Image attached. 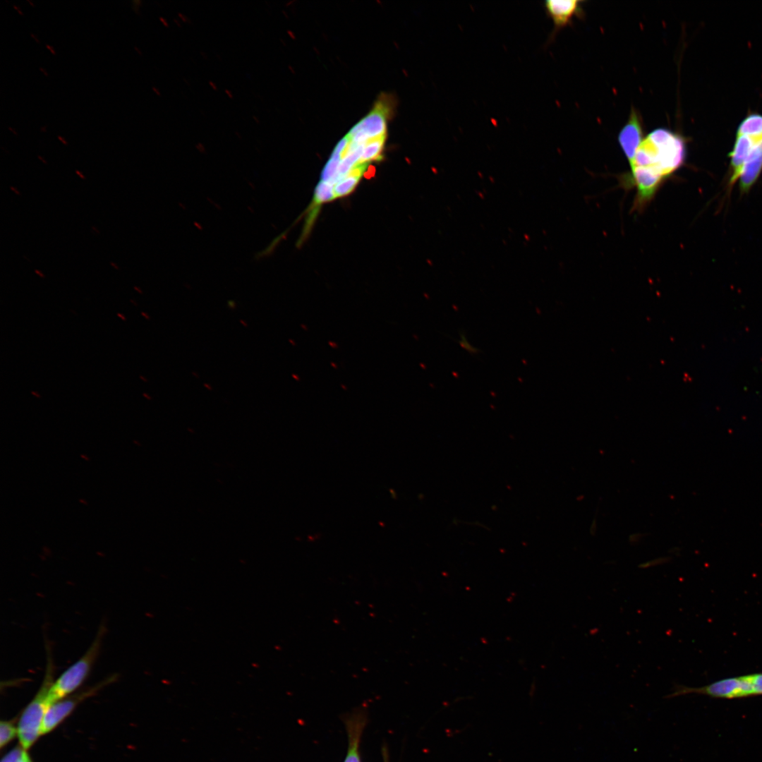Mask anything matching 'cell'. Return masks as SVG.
<instances>
[{
	"label": "cell",
	"instance_id": "obj_23",
	"mask_svg": "<svg viewBox=\"0 0 762 762\" xmlns=\"http://www.w3.org/2000/svg\"><path fill=\"white\" fill-rule=\"evenodd\" d=\"M209 85L214 90H217L218 87L214 82L209 81Z\"/></svg>",
	"mask_w": 762,
	"mask_h": 762
},
{
	"label": "cell",
	"instance_id": "obj_7",
	"mask_svg": "<svg viewBox=\"0 0 762 762\" xmlns=\"http://www.w3.org/2000/svg\"><path fill=\"white\" fill-rule=\"evenodd\" d=\"M643 124L639 114L631 109L629 119L618 135V142L629 162L643 139Z\"/></svg>",
	"mask_w": 762,
	"mask_h": 762
},
{
	"label": "cell",
	"instance_id": "obj_29",
	"mask_svg": "<svg viewBox=\"0 0 762 762\" xmlns=\"http://www.w3.org/2000/svg\"><path fill=\"white\" fill-rule=\"evenodd\" d=\"M75 173H76V174H77L78 176H80V177L81 179H85V176H83V175L82 174V173H81V172H80V171L79 170H76V171H75Z\"/></svg>",
	"mask_w": 762,
	"mask_h": 762
},
{
	"label": "cell",
	"instance_id": "obj_8",
	"mask_svg": "<svg viewBox=\"0 0 762 762\" xmlns=\"http://www.w3.org/2000/svg\"><path fill=\"white\" fill-rule=\"evenodd\" d=\"M581 3L578 0H547L544 2L545 12L554 24L552 36L570 23L579 11Z\"/></svg>",
	"mask_w": 762,
	"mask_h": 762
},
{
	"label": "cell",
	"instance_id": "obj_28",
	"mask_svg": "<svg viewBox=\"0 0 762 762\" xmlns=\"http://www.w3.org/2000/svg\"><path fill=\"white\" fill-rule=\"evenodd\" d=\"M30 35H31V37H32V38H33V39L35 40V42H37V44H40V40H38V38H37V37L35 36V35H34V34H33L32 32H31V33H30Z\"/></svg>",
	"mask_w": 762,
	"mask_h": 762
},
{
	"label": "cell",
	"instance_id": "obj_17",
	"mask_svg": "<svg viewBox=\"0 0 762 762\" xmlns=\"http://www.w3.org/2000/svg\"><path fill=\"white\" fill-rule=\"evenodd\" d=\"M459 345L466 351L471 353H477L479 352V349L471 346L467 341L464 334L460 333V340L459 341Z\"/></svg>",
	"mask_w": 762,
	"mask_h": 762
},
{
	"label": "cell",
	"instance_id": "obj_19",
	"mask_svg": "<svg viewBox=\"0 0 762 762\" xmlns=\"http://www.w3.org/2000/svg\"><path fill=\"white\" fill-rule=\"evenodd\" d=\"M17 762H32V761H31L30 758L29 757V755L28 754L27 751L23 749L22 753H21L18 760L17 761Z\"/></svg>",
	"mask_w": 762,
	"mask_h": 762
},
{
	"label": "cell",
	"instance_id": "obj_4",
	"mask_svg": "<svg viewBox=\"0 0 762 762\" xmlns=\"http://www.w3.org/2000/svg\"><path fill=\"white\" fill-rule=\"evenodd\" d=\"M671 690L670 694L664 696L665 698L669 699L689 694L729 699L756 696L751 675L725 678L701 687L675 684Z\"/></svg>",
	"mask_w": 762,
	"mask_h": 762
},
{
	"label": "cell",
	"instance_id": "obj_12",
	"mask_svg": "<svg viewBox=\"0 0 762 762\" xmlns=\"http://www.w3.org/2000/svg\"><path fill=\"white\" fill-rule=\"evenodd\" d=\"M385 136L373 138L365 145L363 154L358 163H367L370 160L379 159L383 149Z\"/></svg>",
	"mask_w": 762,
	"mask_h": 762
},
{
	"label": "cell",
	"instance_id": "obj_44",
	"mask_svg": "<svg viewBox=\"0 0 762 762\" xmlns=\"http://www.w3.org/2000/svg\"><path fill=\"white\" fill-rule=\"evenodd\" d=\"M134 288H135V289H136V290H137L138 291H139L140 293H141V292H142V291H140V290H139V289H138L137 287H134Z\"/></svg>",
	"mask_w": 762,
	"mask_h": 762
},
{
	"label": "cell",
	"instance_id": "obj_42",
	"mask_svg": "<svg viewBox=\"0 0 762 762\" xmlns=\"http://www.w3.org/2000/svg\"><path fill=\"white\" fill-rule=\"evenodd\" d=\"M141 314L143 315H144L146 318L149 319V317L147 316V315H145L144 313H141Z\"/></svg>",
	"mask_w": 762,
	"mask_h": 762
},
{
	"label": "cell",
	"instance_id": "obj_36",
	"mask_svg": "<svg viewBox=\"0 0 762 762\" xmlns=\"http://www.w3.org/2000/svg\"><path fill=\"white\" fill-rule=\"evenodd\" d=\"M35 273H37V274L38 275H40V276L41 277H42V278H44V275H43V274H42V273H41V272H40L39 270H35Z\"/></svg>",
	"mask_w": 762,
	"mask_h": 762
},
{
	"label": "cell",
	"instance_id": "obj_41",
	"mask_svg": "<svg viewBox=\"0 0 762 762\" xmlns=\"http://www.w3.org/2000/svg\"><path fill=\"white\" fill-rule=\"evenodd\" d=\"M117 315H118V316H119V317H120L121 318H122V319H123V320H126V319H125V318H124V317H123V315H121L120 313H118Z\"/></svg>",
	"mask_w": 762,
	"mask_h": 762
},
{
	"label": "cell",
	"instance_id": "obj_9",
	"mask_svg": "<svg viewBox=\"0 0 762 762\" xmlns=\"http://www.w3.org/2000/svg\"><path fill=\"white\" fill-rule=\"evenodd\" d=\"M758 138L760 137L736 135L733 150L729 155L731 167L730 184L734 183L739 178L744 164Z\"/></svg>",
	"mask_w": 762,
	"mask_h": 762
},
{
	"label": "cell",
	"instance_id": "obj_2",
	"mask_svg": "<svg viewBox=\"0 0 762 762\" xmlns=\"http://www.w3.org/2000/svg\"><path fill=\"white\" fill-rule=\"evenodd\" d=\"M47 650L46 669L42 685L32 701L24 710L18 726V737L22 749L27 751L41 734L44 715L50 706L47 698L54 682V665Z\"/></svg>",
	"mask_w": 762,
	"mask_h": 762
},
{
	"label": "cell",
	"instance_id": "obj_30",
	"mask_svg": "<svg viewBox=\"0 0 762 762\" xmlns=\"http://www.w3.org/2000/svg\"><path fill=\"white\" fill-rule=\"evenodd\" d=\"M8 129L11 131L15 135H18V133L12 127H8Z\"/></svg>",
	"mask_w": 762,
	"mask_h": 762
},
{
	"label": "cell",
	"instance_id": "obj_39",
	"mask_svg": "<svg viewBox=\"0 0 762 762\" xmlns=\"http://www.w3.org/2000/svg\"><path fill=\"white\" fill-rule=\"evenodd\" d=\"M40 130H41V131H42V132H44V131H46V126H44L43 127H42V128H40Z\"/></svg>",
	"mask_w": 762,
	"mask_h": 762
},
{
	"label": "cell",
	"instance_id": "obj_27",
	"mask_svg": "<svg viewBox=\"0 0 762 762\" xmlns=\"http://www.w3.org/2000/svg\"><path fill=\"white\" fill-rule=\"evenodd\" d=\"M152 90H153V91H154V92H155V93L157 94V95H158V96H161V93H160L159 90H158L157 88H156L155 87L152 86Z\"/></svg>",
	"mask_w": 762,
	"mask_h": 762
},
{
	"label": "cell",
	"instance_id": "obj_37",
	"mask_svg": "<svg viewBox=\"0 0 762 762\" xmlns=\"http://www.w3.org/2000/svg\"><path fill=\"white\" fill-rule=\"evenodd\" d=\"M110 265H111L112 267H114V268H115L116 270H119V267L118 266H116V264H114V262H110Z\"/></svg>",
	"mask_w": 762,
	"mask_h": 762
},
{
	"label": "cell",
	"instance_id": "obj_1",
	"mask_svg": "<svg viewBox=\"0 0 762 762\" xmlns=\"http://www.w3.org/2000/svg\"><path fill=\"white\" fill-rule=\"evenodd\" d=\"M686 154L683 137L668 129L656 128L643 139L630 162L638 208L647 204L661 183L684 164Z\"/></svg>",
	"mask_w": 762,
	"mask_h": 762
},
{
	"label": "cell",
	"instance_id": "obj_34",
	"mask_svg": "<svg viewBox=\"0 0 762 762\" xmlns=\"http://www.w3.org/2000/svg\"><path fill=\"white\" fill-rule=\"evenodd\" d=\"M10 188H11V190H13V192H14V193H15L16 194H17V195H20V193H19V192H18V190H16V189H15V188H14L13 187L11 186V187H10Z\"/></svg>",
	"mask_w": 762,
	"mask_h": 762
},
{
	"label": "cell",
	"instance_id": "obj_24",
	"mask_svg": "<svg viewBox=\"0 0 762 762\" xmlns=\"http://www.w3.org/2000/svg\"><path fill=\"white\" fill-rule=\"evenodd\" d=\"M57 138L63 144H68V142L61 135H58Z\"/></svg>",
	"mask_w": 762,
	"mask_h": 762
},
{
	"label": "cell",
	"instance_id": "obj_16",
	"mask_svg": "<svg viewBox=\"0 0 762 762\" xmlns=\"http://www.w3.org/2000/svg\"><path fill=\"white\" fill-rule=\"evenodd\" d=\"M358 734L359 733L356 735L353 741L351 743L349 751L344 762H361L358 753Z\"/></svg>",
	"mask_w": 762,
	"mask_h": 762
},
{
	"label": "cell",
	"instance_id": "obj_31",
	"mask_svg": "<svg viewBox=\"0 0 762 762\" xmlns=\"http://www.w3.org/2000/svg\"><path fill=\"white\" fill-rule=\"evenodd\" d=\"M39 69L44 73V75H46L47 77L48 76L47 72L44 68H43L42 67H40Z\"/></svg>",
	"mask_w": 762,
	"mask_h": 762
},
{
	"label": "cell",
	"instance_id": "obj_5",
	"mask_svg": "<svg viewBox=\"0 0 762 762\" xmlns=\"http://www.w3.org/2000/svg\"><path fill=\"white\" fill-rule=\"evenodd\" d=\"M115 678L116 677L113 675L79 695L74 696V697L73 696L69 698H63L54 703L49 707L44 715L41 727V734H47L54 729L55 727L72 712L80 700L83 699L92 694H95L97 690L103 686L112 682Z\"/></svg>",
	"mask_w": 762,
	"mask_h": 762
},
{
	"label": "cell",
	"instance_id": "obj_6",
	"mask_svg": "<svg viewBox=\"0 0 762 762\" xmlns=\"http://www.w3.org/2000/svg\"><path fill=\"white\" fill-rule=\"evenodd\" d=\"M389 111V107L382 102H377L372 111L357 123L349 131L347 135L351 138L358 131H361L369 139L385 136L387 129L386 119Z\"/></svg>",
	"mask_w": 762,
	"mask_h": 762
},
{
	"label": "cell",
	"instance_id": "obj_22",
	"mask_svg": "<svg viewBox=\"0 0 762 762\" xmlns=\"http://www.w3.org/2000/svg\"><path fill=\"white\" fill-rule=\"evenodd\" d=\"M45 45H46V47H47V49H49V51L51 52V53H52V54L53 55H55V54H56V52H55V50H54V49L53 48V47H52V46H51V45H49V44H46Z\"/></svg>",
	"mask_w": 762,
	"mask_h": 762
},
{
	"label": "cell",
	"instance_id": "obj_13",
	"mask_svg": "<svg viewBox=\"0 0 762 762\" xmlns=\"http://www.w3.org/2000/svg\"><path fill=\"white\" fill-rule=\"evenodd\" d=\"M334 188V185L330 182L321 181L315 188L314 203L321 204L335 198Z\"/></svg>",
	"mask_w": 762,
	"mask_h": 762
},
{
	"label": "cell",
	"instance_id": "obj_38",
	"mask_svg": "<svg viewBox=\"0 0 762 762\" xmlns=\"http://www.w3.org/2000/svg\"><path fill=\"white\" fill-rule=\"evenodd\" d=\"M253 119H254V120H255V121H256V123H259V122H260V120L258 119V117H256V116H253Z\"/></svg>",
	"mask_w": 762,
	"mask_h": 762
},
{
	"label": "cell",
	"instance_id": "obj_35",
	"mask_svg": "<svg viewBox=\"0 0 762 762\" xmlns=\"http://www.w3.org/2000/svg\"><path fill=\"white\" fill-rule=\"evenodd\" d=\"M37 157H38V159H40V160H41V161H42V162H43L44 164H47V161H46L45 159H43V158H42V157L41 156L38 155V156H37Z\"/></svg>",
	"mask_w": 762,
	"mask_h": 762
},
{
	"label": "cell",
	"instance_id": "obj_15",
	"mask_svg": "<svg viewBox=\"0 0 762 762\" xmlns=\"http://www.w3.org/2000/svg\"><path fill=\"white\" fill-rule=\"evenodd\" d=\"M16 735H18V728H16L11 722L7 721H1L0 724V746L1 748L6 745L11 740H12Z\"/></svg>",
	"mask_w": 762,
	"mask_h": 762
},
{
	"label": "cell",
	"instance_id": "obj_20",
	"mask_svg": "<svg viewBox=\"0 0 762 762\" xmlns=\"http://www.w3.org/2000/svg\"><path fill=\"white\" fill-rule=\"evenodd\" d=\"M178 16L179 17V18L181 19V21H182L183 23H188V22L189 21V20H188V18H187V16H185L184 14H183L182 13H180V12H179V13H178Z\"/></svg>",
	"mask_w": 762,
	"mask_h": 762
},
{
	"label": "cell",
	"instance_id": "obj_11",
	"mask_svg": "<svg viewBox=\"0 0 762 762\" xmlns=\"http://www.w3.org/2000/svg\"><path fill=\"white\" fill-rule=\"evenodd\" d=\"M366 164L357 163L344 179L334 185V190L336 198L346 195L355 188L363 172L366 169Z\"/></svg>",
	"mask_w": 762,
	"mask_h": 762
},
{
	"label": "cell",
	"instance_id": "obj_21",
	"mask_svg": "<svg viewBox=\"0 0 762 762\" xmlns=\"http://www.w3.org/2000/svg\"><path fill=\"white\" fill-rule=\"evenodd\" d=\"M159 19L161 21V23L164 25V26H165L167 28L169 27V23H168V22H167V19L165 18H164L162 16H160L159 18Z\"/></svg>",
	"mask_w": 762,
	"mask_h": 762
},
{
	"label": "cell",
	"instance_id": "obj_26",
	"mask_svg": "<svg viewBox=\"0 0 762 762\" xmlns=\"http://www.w3.org/2000/svg\"><path fill=\"white\" fill-rule=\"evenodd\" d=\"M224 92H225V93H226V95H228V97H229V98H231V99H232V98H233V94H232V92H231L230 90H229L226 89V90H224Z\"/></svg>",
	"mask_w": 762,
	"mask_h": 762
},
{
	"label": "cell",
	"instance_id": "obj_14",
	"mask_svg": "<svg viewBox=\"0 0 762 762\" xmlns=\"http://www.w3.org/2000/svg\"><path fill=\"white\" fill-rule=\"evenodd\" d=\"M341 160V155L333 151L322 171L321 179L322 181L330 182L336 176Z\"/></svg>",
	"mask_w": 762,
	"mask_h": 762
},
{
	"label": "cell",
	"instance_id": "obj_40",
	"mask_svg": "<svg viewBox=\"0 0 762 762\" xmlns=\"http://www.w3.org/2000/svg\"><path fill=\"white\" fill-rule=\"evenodd\" d=\"M27 1H28V3H30V5L32 6H33V7H35V4H34L32 3V2H31V1H30V0H27Z\"/></svg>",
	"mask_w": 762,
	"mask_h": 762
},
{
	"label": "cell",
	"instance_id": "obj_32",
	"mask_svg": "<svg viewBox=\"0 0 762 762\" xmlns=\"http://www.w3.org/2000/svg\"><path fill=\"white\" fill-rule=\"evenodd\" d=\"M174 21L175 22V23L177 25L178 27H179V28L182 27L181 24L180 23V22L177 19H174Z\"/></svg>",
	"mask_w": 762,
	"mask_h": 762
},
{
	"label": "cell",
	"instance_id": "obj_43",
	"mask_svg": "<svg viewBox=\"0 0 762 762\" xmlns=\"http://www.w3.org/2000/svg\"><path fill=\"white\" fill-rule=\"evenodd\" d=\"M32 394H33L34 395H35V396H36V397H40V396H39V395H37V394H35V392H32Z\"/></svg>",
	"mask_w": 762,
	"mask_h": 762
},
{
	"label": "cell",
	"instance_id": "obj_25",
	"mask_svg": "<svg viewBox=\"0 0 762 762\" xmlns=\"http://www.w3.org/2000/svg\"><path fill=\"white\" fill-rule=\"evenodd\" d=\"M13 8H15V9H16V10L17 11H18V13H19L20 15H21V16H23V13L22 12V11L20 10V8H19L18 6H16V5H15V4H13Z\"/></svg>",
	"mask_w": 762,
	"mask_h": 762
},
{
	"label": "cell",
	"instance_id": "obj_3",
	"mask_svg": "<svg viewBox=\"0 0 762 762\" xmlns=\"http://www.w3.org/2000/svg\"><path fill=\"white\" fill-rule=\"evenodd\" d=\"M105 632V626H100L94 641L84 655L52 683L47 696L51 705L73 692L87 677L99 655Z\"/></svg>",
	"mask_w": 762,
	"mask_h": 762
},
{
	"label": "cell",
	"instance_id": "obj_33",
	"mask_svg": "<svg viewBox=\"0 0 762 762\" xmlns=\"http://www.w3.org/2000/svg\"><path fill=\"white\" fill-rule=\"evenodd\" d=\"M134 49H135L136 50V52H138V54H140V56H142V55H143V54H142V52H140V49H138V48L137 47V46L134 45Z\"/></svg>",
	"mask_w": 762,
	"mask_h": 762
},
{
	"label": "cell",
	"instance_id": "obj_18",
	"mask_svg": "<svg viewBox=\"0 0 762 762\" xmlns=\"http://www.w3.org/2000/svg\"><path fill=\"white\" fill-rule=\"evenodd\" d=\"M23 749L19 747L10 751L1 761V762H17Z\"/></svg>",
	"mask_w": 762,
	"mask_h": 762
},
{
	"label": "cell",
	"instance_id": "obj_10",
	"mask_svg": "<svg viewBox=\"0 0 762 762\" xmlns=\"http://www.w3.org/2000/svg\"><path fill=\"white\" fill-rule=\"evenodd\" d=\"M762 170V137L756 140L739 176L742 191L746 192L755 183Z\"/></svg>",
	"mask_w": 762,
	"mask_h": 762
}]
</instances>
